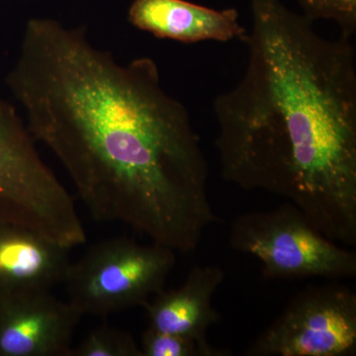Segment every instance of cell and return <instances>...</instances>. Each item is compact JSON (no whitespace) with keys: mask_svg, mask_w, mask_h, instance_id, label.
I'll return each mask as SVG.
<instances>
[{"mask_svg":"<svg viewBox=\"0 0 356 356\" xmlns=\"http://www.w3.org/2000/svg\"><path fill=\"white\" fill-rule=\"evenodd\" d=\"M6 84L96 221L181 252L219 222L200 140L153 58L121 63L86 28L32 18Z\"/></svg>","mask_w":356,"mask_h":356,"instance_id":"6da1fadb","label":"cell"},{"mask_svg":"<svg viewBox=\"0 0 356 356\" xmlns=\"http://www.w3.org/2000/svg\"><path fill=\"white\" fill-rule=\"evenodd\" d=\"M247 69L215 99L225 180L289 200L334 242L356 245V56L281 0H248Z\"/></svg>","mask_w":356,"mask_h":356,"instance_id":"7a4b0ae2","label":"cell"},{"mask_svg":"<svg viewBox=\"0 0 356 356\" xmlns=\"http://www.w3.org/2000/svg\"><path fill=\"white\" fill-rule=\"evenodd\" d=\"M0 222L72 248L86 242L72 195L40 156L36 140L0 96Z\"/></svg>","mask_w":356,"mask_h":356,"instance_id":"3957f363","label":"cell"},{"mask_svg":"<svg viewBox=\"0 0 356 356\" xmlns=\"http://www.w3.org/2000/svg\"><path fill=\"white\" fill-rule=\"evenodd\" d=\"M172 248L129 238L95 243L72 264L65 282L69 302L81 315L106 317L143 307L165 287L175 266Z\"/></svg>","mask_w":356,"mask_h":356,"instance_id":"277c9868","label":"cell"},{"mask_svg":"<svg viewBox=\"0 0 356 356\" xmlns=\"http://www.w3.org/2000/svg\"><path fill=\"white\" fill-rule=\"evenodd\" d=\"M229 245L261 262L266 278H348L356 274V254L318 231L301 210L286 203L240 215L232 222Z\"/></svg>","mask_w":356,"mask_h":356,"instance_id":"5b68a950","label":"cell"},{"mask_svg":"<svg viewBox=\"0 0 356 356\" xmlns=\"http://www.w3.org/2000/svg\"><path fill=\"white\" fill-rule=\"evenodd\" d=\"M356 295L343 285L306 288L257 337L248 356H353Z\"/></svg>","mask_w":356,"mask_h":356,"instance_id":"8992f818","label":"cell"},{"mask_svg":"<svg viewBox=\"0 0 356 356\" xmlns=\"http://www.w3.org/2000/svg\"><path fill=\"white\" fill-rule=\"evenodd\" d=\"M81 314L50 291L0 298V356H70Z\"/></svg>","mask_w":356,"mask_h":356,"instance_id":"52a82bcc","label":"cell"},{"mask_svg":"<svg viewBox=\"0 0 356 356\" xmlns=\"http://www.w3.org/2000/svg\"><path fill=\"white\" fill-rule=\"evenodd\" d=\"M69 250L32 229L0 222V298L50 291L65 282Z\"/></svg>","mask_w":356,"mask_h":356,"instance_id":"ba28073f","label":"cell"},{"mask_svg":"<svg viewBox=\"0 0 356 356\" xmlns=\"http://www.w3.org/2000/svg\"><path fill=\"white\" fill-rule=\"evenodd\" d=\"M128 20L142 31L180 43L245 39L235 8L214 9L187 0H134Z\"/></svg>","mask_w":356,"mask_h":356,"instance_id":"9c48e42d","label":"cell"},{"mask_svg":"<svg viewBox=\"0 0 356 356\" xmlns=\"http://www.w3.org/2000/svg\"><path fill=\"white\" fill-rule=\"evenodd\" d=\"M225 278L218 266H195L177 289L161 290L143 306L149 327L159 332L193 337L206 332L221 318L212 306V299Z\"/></svg>","mask_w":356,"mask_h":356,"instance_id":"30bf717a","label":"cell"},{"mask_svg":"<svg viewBox=\"0 0 356 356\" xmlns=\"http://www.w3.org/2000/svg\"><path fill=\"white\" fill-rule=\"evenodd\" d=\"M143 356H229L231 351L211 346L206 337L199 339L159 332L147 327L140 346Z\"/></svg>","mask_w":356,"mask_h":356,"instance_id":"8fae6325","label":"cell"},{"mask_svg":"<svg viewBox=\"0 0 356 356\" xmlns=\"http://www.w3.org/2000/svg\"><path fill=\"white\" fill-rule=\"evenodd\" d=\"M70 356H143L139 344L128 332L102 325L89 332Z\"/></svg>","mask_w":356,"mask_h":356,"instance_id":"7c38bea8","label":"cell"},{"mask_svg":"<svg viewBox=\"0 0 356 356\" xmlns=\"http://www.w3.org/2000/svg\"><path fill=\"white\" fill-rule=\"evenodd\" d=\"M311 21H332L341 36L353 39L356 31V0H297Z\"/></svg>","mask_w":356,"mask_h":356,"instance_id":"4fadbf2b","label":"cell"}]
</instances>
